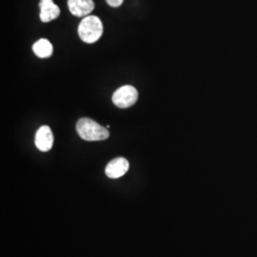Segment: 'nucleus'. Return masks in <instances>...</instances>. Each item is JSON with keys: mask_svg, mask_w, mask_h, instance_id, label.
<instances>
[{"mask_svg": "<svg viewBox=\"0 0 257 257\" xmlns=\"http://www.w3.org/2000/svg\"><path fill=\"white\" fill-rule=\"evenodd\" d=\"M76 131L80 138L86 141H100L110 137L108 128H104L91 118H80L76 124Z\"/></svg>", "mask_w": 257, "mask_h": 257, "instance_id": "obj_1", "label": "nucleus"}, {"mask_svg": "<svg viewBox=\"0 0 257 257\" xmlns=\"http://www.w3.org/2000/svg\"><path fill=\"white\" fill-rule=\"evenodd\" d=\"M78 35L85 43L92 44L96 42L103 35L101 20L94 16L86 17L78 26Z\"/></svg>", "mask_w": 257, "mask_h": 257, "instance_id": "obj_2", "label": "nucleus"}, {"mask_svg": "<svg viewBox=\"0 0 257 257\" xmlns=\"http://www.w3.org/2000/svg\"><path fill=\"white\" fill-rule=\"evenodd\" d=\"M33 51L35 55H37L38 57L47 58L53 55L54 49H53V45L48 39L41 38L33 45Z\"/></svg>", "mask_w": 257, "mask_h": 257, "instance_id": "obj_8", "label": "nucleus"}, {"mask_svg": "<svg viewBox=\"0 0 257 257\" xmlns=\"http://www.w3.org/2000/svg\"><path fill=\"white\" fill-rule=\"evenodd\" d=\"M124 0H106L107 4L110 6V7H113V8H117L120 7L122 5Z\"/></svg>", "mask_w": 257, "mask_h": 257, "instance_id": "obj_9", "label": "nucleus"}, {"mask_svg": "<svg viewBox=\"0 0 257 257\" xmlns=\"http://www.w3.org/2000/svg\"><path fill=\"white\" fill-rule=\"evenodd\" d=\"M68 7L74 17L83 18L88 17L93 11L94 2L92 0H68Z\"/></svg>", "mask_w": 257, "mask_h": 257, "instance_id": "obj_6", "label": "nucleus"}, {"mask_svg": "<svg viewBox=\"0 0 257 257\" xmlns=\"http://www.w3.org/2000/svg\"><path fill=\"white\" fill-rule=\"evenodd\" d=\"M128 161L124 157H117L111 160L105 169L106 175L112 179L119 178L125 175L128 170Z\"/></svg>", "mask_w": 257, "mask_h": 257, "instance_id": "obj_5", "label": "nucleus"}, {"mask_svg": "<svg viewBox=\"0 0 257 257\" xmlns=\"http://www.w3.org/2000/svg\"><path fill=\"white\" fill-rule=\"evenodd\" d=\"M40 19L42 22L47 23L57 19L60 15V9L56 6L53 0H40Z\"/></svg>", "mask_w": 257, "mask_h": 257, "instance_id": "obj_7", "label": "nucleus"}, {"mask_svg": "<svg viewBox=\"0 0 257 257\" xmlns=\"http://www.w3.org/2000/svg\"><path fill=\"white\" fill-rule=\"evenodd\" d=\"M37 149L41 152L50 151L54 144V135L49 126H41L37 130L35 138Z\"/></svg>", "mask_w": 257, "mask_h": 257, "instance_id": "obj_4", "label": "nucleus"}, {"mask_svg": "<svg viewBox=\"0 0 257 257\" xmlns=\"http://www.w3.org/2000/svg\"><path fill=\"white\" fill-rule=\"evenodd\" d=\"M138 92L133 86L126 85L117 89L112 94V102L118 108H128L138 101Z\"/></svg>", "mask_w": 257, "mask_h": 257, "instance_id": "obj_3", "label": "nucleus"}]
</instances>
